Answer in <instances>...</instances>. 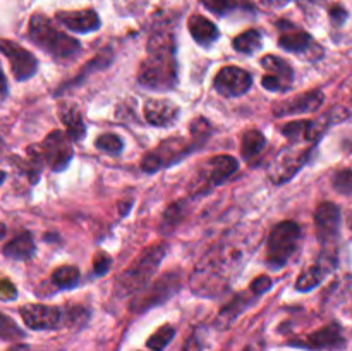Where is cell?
Masks as SVG:
<instances>
[{
    "mask_svg": "<svg viewBox=\"0 0 352 351\" xmlns=\"http://www.w3.org/2000/svg\"><path fill=\"white\" fill-rule=\"evenodd\" d=\"M165 251H167V246H164V244H157V246L144 250L140 255V258L119 275L116 282L117 295L127 296L136 291H143L151 275L157 272Z\"/></svg>",
    "mask_w": 352,
    "mask_h": 351,
    "instance_id": "obj_5",
    "label": "cell"
},
{
    "mask_svg": "<svg viewBox=\"0 0 352 351\" xmlns=\"http://www.w3.org/2000/svg\"><path fill=\"white\" fill-rule=\"evenodd\" d=\"M248 299H250L248 292H239V295L234 298V301H230L229 305H227L226 308L219 313V320H222L223 327H227L229 323H232L234 320L237 319V315H239V313L246 308Z\"/></svg>",
    "mask_w": 352,
    "mask_h": 351,
    "instance_id": "obj_27",
    "label": "cell"
},
{
    "mask_svg": "<svg viewBox=\"0 0 352 351\" xmlns=\"http://www.w3.org/2000/svg\"><path fill=\"white\" fill-rule=\"evenodd\" d=\"M23 337V332L17 329V326L14 322H10L9 317L2 315V337L3 339H10V337Z\"/></svg>",
    "mask_w": 352,
    "mask_h": 351,
    "instance_id": "obj_34",
    "label": "cell"
},
{
    "mask_svg": "<svg viewBox=\"0 0 352 351\" xmlns=\"http://www.w3.org/2000/svg\"><path fill=\"white\" fill-rule=\"evenodd\" d=\"M2 47V54L6 55V58L9 61L10 69H12V74L17 81H24V79H30L31 76L36 72L38 62L34 58L33 54L23 48L21 45L14 43V41L2 40L0 43Z\"/></svg>",
    "mask_w": 352,
    "mask_h": 351,
    "instance_id": "obj_14",
    "label": "cell"
},
{
    "mask_svg": "<svg viewBox=\"0 0 352 351\" xmlns=\"http://www.w3.org/2000/svg\"><path fill=\"white\" fill-rule=\"evenodd\" d=\"M189 33L192 34V38H195L199 45H205V47L212 45L220 34L219 28H217L210 19L199 16V14H196V16H192L191 19H189Z\"/></svg>",
    "mask_w": 352,
    "mask_h": 351,
    "instance_id": "obj_23",
    "label": "cell"
},
{
    "mask_svg": "<svg viewBox=\"0 0 352 351\" xmlns=\"http://www.w3.org/2000/svg\"><path fill=\"white\" fill-rule=\"evenodd\" d=\"M0 295H2V299L9 301V299H14L17 296L16 288L10 284L9 279H2V286H0Z\"/></svg>",
    "mask_w": 352,
    "mask_h": 351,
    "instance_id": "obj_37",
    "label": "cell"
},
{
    "mask_svg": "<svg viewBox=\"0 0 352 351\" xmlns=\"http://www.w3.org/2000/svg\"><path fill=\"white\" fill-rule=\"evenodd\" d=\"M250 236L230 233L222 243L203 257L191 279V288L199 296H217L229 288L232 272L248 260Z\"/></svg>",
    "mask_w": 352,
    "mask_h": 351,
    "instance_id": "obj_1",
    "label": "cell"
},
{
    "mask_svg": "<svg viewBox=\"0 0 352 351\" xmlns=\"http://www.w3.org/2000/svg\"><path fill=\"white\" fill-rule=\"evenodd\" d=\"M309 153H311V148L287 147L285 150H282L275 157V160L272 162L270 169H268V174H270L272 181L275 184H282V182L294 178L299 169L306 164Z\"/></svg>",
    "mask_w": 352,
    "mask_h": 351,
    "instance_id": "obj_8",
    "label": "cell"
},
{
    "mask_svg": "<svg viewBox=\"0 0 352 351\" xmlns=\"http://www.w3.org/2000/svg\"><path fill=\"white\" fill-rule=\"evenodd\" d=\"M144 117L151 126L165 127L172 126L179 117V107L165 98L148 100L144 105Z\"/></svg>",
    "mask_w": 352,
    "mask_h": 351,
    "instance_id": "obj_20",
    "label": "cell"
},
{
    "mask_svg": "<svg viewBox=\"0 0 352 351\" xmlns=\"http://www.w3.org/2000/svg\"><path fill=\"white\" fill-rule=\"evenodd\" d=\"M55 19L74 33H91L100 28V17L95 10H64L55 16Z\"/></svg>",
    "mask_w": 352,
    "mask_h": 351,
    "instance_id": "obj_18",
    "label": "cell"
},
{
    "mask_svg": "<svg viewBox=\"0 0 352 351\" xmlns=\"http://www.w3.org/2000/svg\"><path fill=\"white\" fill-rule=\"evenodd\" d=\"M301 229L292 220L277 224L267 243V264L272 268L284 267L298 248Z\"/></svg>",
    "mask_w": 352,
    "mask_h": 351,
    "instance_id": "obj_6",
    "label": "cell"
},
{
    "mask_svg": "<svg viewBox=\"0 0 352 351\" xmlns=\"http://www.w3.org/2000/svg\"><path fill=\"white\" fill-rule=\"evenodd\" d=\"M2 253L6 255L7 258H14V260H26V258L33 257L34 240L33 236H31V233L24 231V233L12 237V240L3 246Z\"/></svg>",
    "mask_w": 352,
    "mask_h": 351,
    "instance_id": "obj_24",
    "label": "cell"
},
{
    "mask_svg": "<svg viewBox=\"0 0 352 351\" xmlns=\"http://www.w3.org/2000/svg\"><path fill=\"white\" fill-rule=\"evenodd\" d=\"M333 188L339 193H352V171H340L333 178Z\"/></svg>",
    "mask_w": 352,
    "mask_h": 351,
    "instance_id": "obj_31",
    "label": "cell"
},
{
    "mask_svg": "<svg viewBox=\"0 0 352 351\" xmlns=\"http://www.w3.org/2000/svg\"><path fill=\"white\" fill-rule=\"evenodd\" d=\"M323 103V93L320 89L315 92H308L305 95H299L296 98L289 100V102L280 103L277 109L274 110V114L277 117L284 116H292V114H305V112H313V110L318 109Z\"/></svg>",
    "mask_w": 352,
    "mask_h": 351,
    "instance_id": "obj_21",
    "label": "cell"
},
{
    "mask_svg": "<svg viewBox=\"0 0 352 351\" xmlns=\"http://www.w3.org/2000/svg\"><path fill=\"white\" fill-rule=\"evenodd\" d=\"M263 2L267 3V6H272V7H282V6H285V3L291 2V0H263Z\"/></svg>",
    "mask_w": 352,
    "mask_h": 351,
    "instance_id": "obj_40",
    "label": "cell"
},
{
    "mask_svg": "<svg viewBox=\"0 0 352 351\" xmlns=\"http://www.w3.org/2000/svg\"><path fill=\"white\" fill-rule=\"evenodd\" d=\"M299 346L309 348V350H340L346 346V337H344L342 329L337 323H330L316 332L309 334L301 343H296Z\"/></svg>",
    "mask_w": 352,
    "mask_h": 351,
    "instance_id": "obj_17",
    "label": "cell"
},
{
    "mask_svg": "<svg viewBox=\"0 0 352 351\" xmlns=\"http://www.w3.org/2000/svg\"><path fill=\"white\" fill-rule=\"evenodd\" d=\"M253 85V78L244 69L236 67V65H227V67L220 69L219 74L215 76V86L217 92L223 96H241L248 92Z\"/></svg>",
    "mask_w": 352,
    "mask_h": 351,
    "instance_id": "obj_13",
    "label": "cell"
},
{
    "mask_svg": "<svg viewBox=\"0 0 352 351\" xmlns=\"http://www.w3.org/2000/svg\"><path fill=\"white\" fill-rule=\"evenodd\" d=\"M177 76L174 34L168 30H157L148 40V55L140 67V79L144 88L168 89Z\"/></svg>",
    "mask_w": 352,
    "mask_h": 351,
    "instance_id": "obj_2",
    "label": "cell"
},
{
    "mask_svg": "<svg viewBox=\"0 0 352 351\" xmlns=\"http://www.w3.org/2000/svg\"><path fill=\"white\" fill-rule=\"evenodd\" d=\"M179 288H181V275L177 272H170V274L158 279L150 288H144L143 292L131 303V310L133 312H144L150 306H155L170 298Z\"/></svg>",
    "mask_w": 352,
    "mask_h": 351,
    "instance_id": "obj_9",
    "label": "cell"
},
{
    "mask_svg": "<svg viewBox=\"0 0 352 351\" xmlns=\"http://www.w3.org/2000/svg\"><path fill=\"white\" fill-rule=\"evenodd\" d=\"M347 226H349V229L352 231V210H351V213H349V219H347Z\"/></svg>",
    "mask_w": 352,
    "mask_h": 351,
    "instance_id": "obj_42",
    "label": "cell"
},
{
    "mask_svg": "<svg viewBox=\"0 0 352 351\" xmlns=\"http://www.w3.org/2000/svg\"><path fill=\"white\" fill-rule=\"evenodd\" d=\"M181 217H182V210L179 203L168 206L167 212L164 213V219H162V229H172V227L181 220Z\"/></svg>",
    "mask_w": 352,
    "mask_h": 351,
    "instance_id": "obj_32",
    "label": "cell"
},
{
    "mask_svg": "<svg viewBox=\"0 0 352 351\" xmlns=\"http://www.w3.org/2000/svg\"><path fill=\"white\" fill-rule=\"evenodd\" d=\"M315 226L318 237L325 244H332L339 234L340 227V210L336 203L323 202L315 210Z\"/></svg>",
    "mask_w": 352,
    "mask_h": 351,
    "instance_id": "obj_16",
    "label": "cell"
},
{
    "mask_svg": "<svg viewBox=\"0 0 352 351\" xmlns=\"http://www.w3.org/2000/svg\"><path fill=\"white\" fill-rule=\"evenodd\" d=\"M267 145V140H265L263 134L256 129H251L248 133H244L243 136V147H241V151H243V157L246 160L250 158H254L258 153H261V150Z\"/></svg>",
    "mask_w": 352,
    "mask_h": 351,
    "instance_id": "obj_25",
    "label": "cell"
},
{
    "mask_svg": "<svg viewBox=\"0 0 352 351\" xmlns=\"http://www.w3.org/2000/svg\"><path fill=\"white\" fill-rule=\"evenodd\" d=\"M261 65L265 69V76L261 85L270 92H287L294 81V71L284 58L277 55H265L261 58Z\"/></svg>",
    "mask_w": 352,
    "mask_h": 351,
    "instance_id": "obj_11",
    "label": "cell"
},
{
    "mask_svg": "<svg viewBox=\"0 0 352 351\" xmlns=\"http://www.w3.org/2000/svg\"><path fill=\"white\" fill-rule=\"evenodd\" d=\"M58 116H60L62 124L67 129V134L71 140L79 141L85 138L86 127L82 124V117L79 114L78 107L72 105V103H60V107H58Z\"/></svg>",
    "mask_w": 352,
    "mask_h": 351,
    "instance_id": "obj_22",
    "label": "cell"
},
{
    "mask_svg": "<svg viewBox=\"0 0 352 351\" xmlns=\"http://www.w3.org/2000/svg\"><path fill=\"white\" fill-rule=\"evenodd\" d=\"M24 323L34 330L57 329L64 323V312L50 305H24L19 310Z\"/></svg>",
    "mask_w": 352,
    "mask_h": 351,
    "instance_id": "obj_12",
    "label": "cell"
},
{
    "mask_svg": "<svg viewBox=\"0 0 352 351\" xmlns=\"http://www.w3.org/2000/svg\"><path fill=\"white\" fill-rule=\"evenodd\" d=\"M184 351H201V344L198 343L196 337H191V339L188 341V344H186Z\"/></svg>",
    "mask_w": 352,
    "mask_h": 351,
    "instance_id": "obj_39",
    "label": "cell"
},
{
    "mask_svg": "<svg viewBox=\"0 0 352 351\" xmlns=\"http://www.w3.org/2000/svg\"><path fill=\"white\" fill-rule=\"evenodd\" d=\"M28 34L34 45H38L57 58H71L81 50V45L78 40L58 31L52 24V21L41 14H34L31 17Z\"/></svg>",
    "mask_w": 352,
    "mask_h": 351,
    "instance_id": "obj_4",
    "label": "cell"
},
{
    "mask_svg": "<svg viewBox=\"0 0 352 351\" xmlns=\"http://www.w3.org/2000/svg\"><path fill=\"white\" fill-rule=\"evenodd\" d=\"M205 2V6L208 7L212 12L215 14H227L229 10H234L237 7V2L236 0H203Z\"/></svg>",
    "mask_w": 352,
    "mask_h": 351,
    "instance_id": "obj_33",
    "label": "cell"
},
{
    "mask_svg": "<svg viewBox=\"0 0 352 351\" xmlns=\"http://www.w3.org/2000/svg\"><path fill=\"white\" fill-rule=\"evenodd\" d=\"M79 279H81V275H79L78 268L69 267V265L55 268L54 274H52V282L60 289L76 288L79 284Z\"/></svg>",
    "mask_w": 352,
    "mask_h": 351,
    "instance_id": "obj_26",
    "label": "cell"
},
{
    "mask_svg": "<svg viewBox=\"0 0 352 351\" xmlns=\"http://www.w3.org/2000/svg\"><path fill=\"white\" fill-rule=\"evenodd\" d=\"M270 277H268V275H260V277H256L251 282V292H253V295H263L265 291L270 289Z\"/></svg>",
    "mask_w": 352,
    "mask_h": 351,
    "instance_id": "obj_36",
    "label": "cell"
},
{
    "mask_svg": "<svg viewBox=\"0 0 352 351\" xmlns=\"http://www.w3.org/2000/svg\"><path fill=\"white\" fill-rule=\"evenodd\" d=\"M174 336H175V329L172 326L160 327V329H158L150 339H148V348H151L153 351H164V348L170 343Z\"/></svg>",
    "mask_w": 352,
    "mask_h": 351,
    "instance_id": "obj_29",
    "label": "cell"
},
{
    "mask_svg": "<svg viewBox=\"0 0 352 351\" xmlns=\"http://www.w3.org/2000/svg\"><path fill=\"white\" fill-rule=\"evenodd\" d=\"M10 351H28V348L26 346H16V348H12Z\"/></svg>",
    "mask_w": 352,
    "mask_h": 351,
    "instance_id": "obj_41",
    "label": "cell"
},
{
    "mask_svg": "<svg viewBox=\"0 0 352 351\" xmlns=\"http://www.w3.org/2000/svg\"><path fill=\"white\" fill-rule=\"evenodd\" d=\"M330 17H332V21L336 24H342L344 21H346L347 12H346V9H344V7L333 6L332 9H330Z\"/></svg>",
    "mask_w": 352,
    "mask_h": 351,
    "instance_id": "obj_38",
    "label": "cell"
},
{
    "mask_svg": "<svg viewBox=\"0 0 352 351\" xmlns=\"http://www.w3.org/2000/svg\"><path fill=\"white\" fill-rule=\"evenodd\" d=\"M210 136V127L208 124L203 119H199L198 123L192 126V140L186 141L182 138H170V140L164 141L158 148H155L153 151L144 155L143 164L141 169L144 172H157L160 169L168 167V165L175 164V162L182 160V158L188 157L191 151H195L199 145H203V141Z\"/></svg>",
    "mask_w": 352,
    "mask_h": 351,
    "instance_id": "obj_3",
    "label": "cell"
},
{
    "mask_svg": "<svg viewBox=\"0 0 352 351\" xmlns=\"http://www.w3.org/2000/svg\"><path fill=\"white\" fill-rule=\"evenodd\" d=\"M31 150H33L38 157L43 158L48 164V167L55 172L64 171L69 165V162L72 160V157H74L71 138H69V134L62 133V131H52V133L45 138L43 143L40 145V148L31 147Z\"/></svg>",
    "mask_w": 352,
    "mask_h": 351,
    "instance_id": "obj_7",
    "label": "cell"
},
{
    "mask_svg": "<svg viewBox=\"0 0 352 351\" xmlns=\"http://www.w3.org/2000/svg\"><path fill=\"white\" fill-rule=\"evenodd\" d=\"M110 265H112V258H110L109 255H105V253H98L95 257V264H93V268H95V274L103 275L107 270H109Z\"/></svg>",
    "mask_w": 352,
    "mask_h": 351,
    "instance_id": "obj_35",
    "label": "cell"
},
{
    "mask_svg": "<svg viewBox=\"0 0 352 351\" xmlns=\"http://www.w3.org/2000/svg\"><path fill=\"white\" fill-rule=\"evenodd\" d=\"M261 45V34L256 30H250L241 33L239 36L234 38L232 47L236 48L241 54H253L254 50H258Z\"/></svg>",
    "mask_w": 352,
    "mask_h": 351,
    "instance_id": "obj_28",
    "label": "cell"
},
{
    "mask_svg": "<svg viewBox=\"0 0 352 351\" xmlns=\"http://www.w3.org/2000/svg\"><path fill=\"white\" fill-rule=\"evenodd\" d=\"M337 265V253L336 250H325L318 257L316 264L306 268L296 281V289L298 291H311L313 288L320 284Z\"/></svg>",
    "mask_w": 352,
    "mask_h": 351,
    "instance_id": "obj_15",
    "label": "cell"
},
{
    "mask_svg": "<svg viewBox=\"0 0 352 351\" xmlns=\"http://www.w3.org/2000/svg\"><path fill=\"white\" fill-rule=\"evenodd\" d=\"M95 147L98 148V150L105 151V153L119 155L120 151H122V140H120L119 136H116V134L105 133L102 134V136L96 138Z\"/></svg>",
    "mask_w": 352,
    "mask_h": 351,
    "instance_id": "obj_30",
    "label": "cell"
},
{
    "mask_svg": "<svg viewBox=\"0 0 352 351\" xmlns=\"http://www.w3.org/2000/svg\"><path fill=\"white\" fill-rule=\"evenodd\" d=\"M239 169V162L230 155H219L208 160V164L203 167L201 174H198L195 188L201 193L210 191L213 186H219L226 182L230 176H234Z\"/></svg>",
    "mask_w": 352,
    "mask_h": 351,
    "instance_id": "obj_10",
    "label": "cell"
},
{
    "mask_svg": "<svg viewBox=\"0 0 352 351\" xmlns=\"http://www.w3.org/2000/svg\"><path fill=\"white\" fill-rule=\"evenodd\" d=\"M278 30H280V36H278V45L284 50L294 52V54H305L309 48H320L318 45H313L311 36L306 31L299 30L291 23H278Z\"/></svg>",
    "mask_w": 352,
    "mask_h": 351,
    "instance_id": "obj_19",
    "label": "cell"
}]
</instances>
